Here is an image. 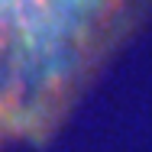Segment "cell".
<instances>
[{"mask_svg": "<svg viewBox=\"0 0 152 152\" xmlns=\"http://www.w3.org/2000/svg\"><path fill=\"white\" fill-rule=\"evenodd\" d=\"M139 0H0V129L58 120Z\"/></svg>", "mask_w": 152, "mask_h": 152, "instance_id": "cell-1", "label": "cell"}]
</instances>
